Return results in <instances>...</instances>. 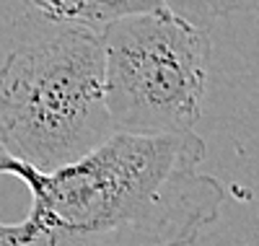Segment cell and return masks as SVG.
I'll return each instance as SVG.
<instances>
[{"label": "cell", "instance_id": "5b68a950", "mask_svg": "<svg viewBox=\"0 0 259 246\" xmlns=\"http://www.w3.org/2000/svg\"><path fill=\"white\" fill-rule=\"evenodd\" d=\"M251 3L254 0H163V6L171 13H177V16L187 18L189 24H197L205 29L231 13L246 11Z\"/></svg>", "mask_w": 259, "mask_h": 246}, {"label": "cell", "instance_id": "6da1fadb", "mask_svg": "<svg viewBox=\"0 0 259 246\" xmlns=\"http://www.w3.org/2000/svg\"><path fill=\"white\" fill-rule=\"evenodd\" d=\"M205 143L194 130L133 135L112 132L101 145L41 171L0 145V176L31 192L21 220L24 246L192 243L218 220L226 187L200 171Z\"/></svg>", "mask_w": 259, "mask_h": 246}, {"label": "cell", "instance_id": "3957f363", "mask_svg": "<svg viewBox=\"0 0 259 246\" xmlns=\"http://www.w3.org/2000/svg\"><path fill=\"white\" fill-rule=\"evenodd\" d=\"M104 101L114 132L161 135L194 130L210 70L205 26L163 11L114 18L101 26Z\"/></svg>", "mask_w": 259, "mask_h": 246}, {"label": "cell", "instance_id": "8992f818", "mask_svg": "<svg viewBox=\"0 0 259 246\" xmlns=\"http://www.w3.org/2000/svg\"><path fill=\"white\" fill-rule=\"evenodd\" d=\"M0 246H24L21 223H0Z\"/></svg>", "mask_w": 259, "mask_h": 246}, {"label": "cell", "instance_id": "277c9868", "mask_svg": "<svg viewBox=\"0 0 259 246\" xmlns=\"http://www.w3.org/2000/svg\"><path fill=\"white\" fill-rule=\"evenodd\" d=\"M52 24H78L101 29L114 18L145 11H163V0H29Z\"/></svg>", "mask_w": 259, "mask_h": 246}, {"label": "cell", "instance_id": "7a4b0ae2", "mask_svg": "<svg viewBox=\"0 0 259 246\" xmlns=\"http://www.w3.org/2000/svg\"><path fill=\"white\" fill-rule=\"evenodd\" d=\"M112 132L101 29L65 24L16 47L0 65V145L13 155L52 171Z\"/></svg>", "mask_w": 259, "mask_h": 246}]
</instances>
